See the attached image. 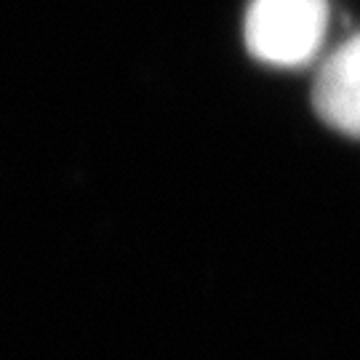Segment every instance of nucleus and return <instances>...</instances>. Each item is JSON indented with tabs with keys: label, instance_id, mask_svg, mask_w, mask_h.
Listing matches in <instances>:
<instances>
[{
	"label": "nucleus",
	"instance_id": "2",
	"mask_svg": "<svg viewBox=\"0 0 360 360\" xmlns=\"http://www.w3.org/2000/svg\"><path fill=\"white\" fill-rule=\"evenodd\" d=\"M312 104L331 129L360 139V32L321 65Z\"/></svg>",
	"mask_w": 360,
	"mask_h": 360
},
{
	"label": "nucleus",
	"instance_id": "1",
	"mask_svg": "<svg viewBox=\"0 0 360 360\" xmlns=\"http://www.w3.org/2000/svg\"><path fill=\"white\" fill-rule=\"evenodd\" d=\"M328 0H251L245 11V46L259 62L302 67L323 49Z\"/></svg>",
	"mask_w": 360,
	"mask_h": 360
}]
</instances>
